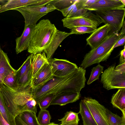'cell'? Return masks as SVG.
Instances as JSON below:
<instances>
[{
  "mask_svg": "<svg viewBox=\"0 0 125 125\" xmlns=\"http://www.w3.org/2000/svg\"><path fill=\"white\" fill-rule=\"evenodd\" d=\"M62 21L63 27L70 29L73 27L82 26L97 29L102 23L98 16L90 11L80 16L64 18Z\"/></svg>",
  "mask_w": 125,
  "mask_h": 125,
  "instance_id": "obj_6",
  "label": "cell"
},
{
  "mask_svg": "<svg viewBox=\"0 0 125 125\" xmlns=\"http://www.w3.org/2000/svg\"><path fill=\"white\" fill-rule=\"evenodd\" d=\"M77 0H52L49 3L53 5L56 10L60 11L70 6L75 2Z\"/></svg>",
  "mask_w": 125,
  "mask_h": 125,
  "instance_id": "obj_27",
  "label": "cell"
},
{
  "mask_svg": "<svg viewBox=\"0 0 125 125\" xmlns=\"http://www.w3.org/2000/svg\"><path fill=\"white\" fill-rule=\"evenodd\" d=\"M55 94H47L42 98L39 101L38 104L41 109H45L48 107L53 100Z\"/></svg>",
  "mask_w": 125,
  "mask_h": 125,
  "instance_id": "obj_31",
  "label": "cell"
},
{
  "mask_svg": "<svg viewBox=\"0 0 125 125\" xmlns=\"http://www.w3.org/2000/svg\"><path fill=\"white\" fill-rule=\"evenodd\" d=\"M53 76L63 77L67 76L78 67L66 60L56 58L48 60Z\"/></svg>",
  "mask_w": 125,
  "mask_h": 125,
  "instance_id": "obj_8",
  "label": "cell"
},
{
  "mask_svg": "<svg viewBox=\"0 0 125 125\" xmlns=\"http://www.w3.org/2000/svg\"><path fill=\"white\" fill-rule=\"evenodd\" d=\"M120 0H97L91 6L85 8L90 11L125 8Z\"/></svg>",
  "mask_w": 125,
  "mask_h": 125,
  "instance_id": "obj_12",
  "label": "cell"
},
{
  "mask_svg": "<svg viewBox=\"0 0 125 125\" xmlns=\"http://www.w3.org/2000/svg\"><path fill=\"white\" fill-rule=\"evenodd\" d=\"M97 0H83V4L84 8L89 7L96 2Z\"/></svg>",
  "mask_w": 125,
  "mask_h": 125,
  "instance_id": "obj_37",
  "label": "cell"
},
{
  "mask_svg": "<svg viewBox=\"0 0 125 125\" xmlns=\"http://www.w3.org/2000/svg\"><path fill=\"white\" fill-rule=\"evenodd\" d=\"M19 114L21 120L27 125H40L38 121L35 113L27 111Z\"/></svg>",
  "mask_w": 125,
  "mask_h": 125,
  "instance_id": "obj_21",
  "label": "cell"
},
{
  "mask_svg": "<svg viewBox=\"0 0 125 125\" xmlns=\"http://www.w3.org/2000/svg\"><path fill=\"white\" fill-rule=\"evenodd\" d=\"M95 12L102 23L111 27L109 34L113 32L119 33L125 21V8L97 10Z\"/></svg>",
  "mask_w": 125,
  "mask_h": 125,
  "instance_id": "obj_3",
  "label": "cell"
},
{
  "mask_svg": "<svg viewBox=\"0 0 125 125\" xmlns=\"http://www.w3.org/2000/svg\"><path fill=\"white\" fill-rule=\"evenodd\" d=\"M104 67L100 64H98L91 69V74L88 80L87 84L89 85L94 81L99 79L100 75L102 73Z\"/></svg>",
  "mask_w": 125,
  "mask_h": 125,
  "instance_id": "obj_28",
  "label": "cell"
},
{
  "mask_svg": "<svg viewBox=\"0 0 125 125\" xmlns=\"http://www.w3.org/2000/svg\"><path fill=\"white\" fill-rule=\"evenodd\" d=\"M83 100L97 125H110L107 108L91 97H85Z\"/></svg>",
  "mask_w": 125,
  "mask_h": 125,
  "instance_id": "obj_7",
  "label": "cell"
},
{
  "mask_svg": "<svg viewBox=\"0 0 125 125\" xmlns=\"http://www.w3.org/2000/svg\"><path fill=\"white\" fill-rule=\"evenodd\" d=\"M111 103L114 107L122 111V117L125 118V88L118 89L112 96Z\"/></svg>",
  "mask_w": 125,
  "mask_h": 125,
  "instance_id": "obj_17",
  "label": "cell"
},
{
  "mask_svg": "<svg viewBox=\"0 0 125 125\" xmlns=\"http://www.w3.org/2000/svg\"><path fill=\"white\" fill-rule=\"evenodd\" d=\"M37 103L33 98L29 100L25 105L22 107L20 111V113L23 112L30 111L34 112L36 113L37 112Z\"/></svg>",
  "mask_w": 125,
  "mask_h": 125,
  "instance_id": "obj_32",
  "label": "cell"
},
{
  "mask_svg": "<svg viewBox=\"0 0 125 125\" xmlns=\"http://www.w3.org/2000/svg\"><path fill=\"white\" fill-rule=\"evenodd\" d=\"M17 71L13 72L6 76L3 81V84L10 89L16 92L18 90V86L15 77Z\"/></svg>",
  "mask_w": 125,
  "mask_h": 125,
  "instance_id": "obj_24",
  "label": "cell"
},
{
  "mask_svg": "<svg viewBox=\"0 0 125 125\" xmlns=\"http://www.w3.org/2000/svg\"><path fill=\"white\" fill-rule=\"evenodd\" d=\"M48 62L46 54L43 51L40 53L33 54L31 61L32 78L44 64Z\"/></svg>",
  "mask_w": 125,
  "mask_h": 125,
  "instance_id": "obj_18",
  "label": "cell"
},
{
  "mask_svg": "<svg viewBox=\"0 0 125 125\" xmlns=\"http://www.w3.org/2000/svg\"><path fill=\"white\" fill-rule=\"evenodd\" d=\"M75 3L69 7L62 10L60 11L64 17H67L69 15L73 8Z\"/></svg>",
  "mask_w": 125,
  "mask_h": 125,
  "instance_id": "obj_34",
  "label": "cell"
},
{
  "mask_svg": "<svg viewBox=\"0 0 125 125\" xmlns=\"http://www.w3.org/2000/svg\"><path fill=\"white\" fill-rule=\"evenodd\" d=\"M83 0H77L69 15L66 17H72L81 16L86 14L88 10L83 6Z\"/></svg>",
  "mask_w": 125,
  "mask_h": 125,
  "instance_id": "obj_23",
  "label": "cell"
},
{
  "mask_svg": "<svg viewBox=\"0 0 125 125\" xmlns=\"http://www.w3.org/2000/svg\"><path fill=\"white\" fill-rule=\"evenodd\" d=\"M48 125H59L55 124L54 123L52 122L50 123V124Z\"/></svg>",
  "mask_w": 125,
  "mask_h": 125,
  "instance_id": "obj_40",
  "label": "cell"
},
{
  "mask_svg": "<svg viewBox=\"0 0 125 125\" xmlns=\"http://www.w3.org/2000/svg\"></svg>",
  "mask_w": 125,
  "mask_h": 125,
  "instance_id": "obj_45",
  "label": "cell"
},
{
  "mask_svg": "<svg viewBox=\"0 0 125 125\" xmlns=\"http://www.w3.org/2000/svg\"><path fill=\"white\" fill-rule=\"evenodd\" d=\"M55 10V7L49 3L44 6L30 5L14 10L20 12L23 16L25 26L35 25L41 18Z\"/></svg>",
  "mask_w": 125,
  "mask_h": 125,
  "instance_id": "obj_4",
  "label": "cell"
},
{
  "mask_svg": "<svg viewBox=\"0 0 125 125\" xmlns=\"http://www.w3.org/2000/svg\"><path fill=\"white\" fill-rule=\"evenodd\" d=\"M71 34V32H67L57 30L49 46L43 51L45 53L48 60L51 58L55 52L62 41Z\"/></svg>",
  "mask_w": 125,
  "mask_h": 125,
  "instance_id": "obj_14",
  "label": "cell"
},
{
  "mask_svg": "<svg viewBox=\"0 0 125 125\" xmlns=\"http://www.w3.org/2000/svg\"><path fill=\"white\" fill-rule=\"evenodd\" d=\"M115 64L109 66L103 72L101 82L107 90L125 88V73L115 71Z\"/></svg>",
  "mask_w": 125,
  "mask_h": 125,
  "instance_id": "obj_5",
  "label": "cell"
},
{
  "mask_svg": "<svg viewBox=\"0 0 125 125\" xmlns=\"http://www.w3.org/2000/svg\"><path fill=\"white\" fill-rule=\"evenodd\" d=\"M123 35L115 32L109 35L101 43L86 54L80 67L85 69L93 64L106 61L114 45Z\"/></svg>",
  "mask_w": 125,
  "mask_h": 125,
  "instance_id": "obj_2",
  "label": "cell"
},
{
  "mask_svg": "<svg viewBox=\"0 0 125 125\" xmlns=\"http://www.w3.org/2000/svg\"><path fill=\"white\" fill-rule=\"evenodd\" d=\"M0 112L5 120L10 125H16L15 118L6 108L0 91Z\"/></svg>",
  "mask_w": 125,
  "mask_h": 125,
  "instance_id": "obj_22",
  "label": "cell"
},
{
  "mask_svg": "<svg viewBox=\"0 0 125 125\" xmlns=\"http://www.w3.org/2000/svg\"><path fill=\"white\" fill-rule=\"evenodd\" d=\"M115 70L120 72L125 73V63L120 64L115 68Z\"/></svg>",
  "mask_w": 125,
  "mask_h": 125,
  "instance_id": "obj_35",
  "label": "cell"
},
{
  "mask_svg": "<svg viewBox=\"0 0 125 125\" xmlns=\"http://www.w3.org/2000/svg\"><path fill=\"white\" fill-rule=\"evenodd\" d=\"M107 115L110 125H125V118L112 113L107 109Z\"/></svg>",
  "mask_w": 125,
  "mask_h": 125,
  "instance_id": "obj_26",
  "label": "cell"
},
{
  "mask_svg": "<svg viewBox=\"0 0 125 125\" xmlns=\"http://www.w3.org/2000/svg\"><path fill=\"white\" fill-rule=\"evenodd\" d=\"M120 64L125 63V48L124 46V49L120 52Z\"/></svg>",
  "mask_w": 125,
  "mask_h": 125,
  "instance_id": "obj_36",
  "label": "cell"
},
{
  "mask_svg": "<svg viewBox=\"0 0 125 125\" xmlns=\"http://www.w3.org/2000/svg\"><path fill=\"white\" fill-rule=\"evenodd\" d=\"M16 71L11 66L7 54L2 50L0 52V88L5 77L10 73Z\"/></svg>",
  "mask_w": 125,
  "mask_h": 125,
  "instance_id": "obj_15",
  "label": "cell"
},
{
  "mask_svg": "<svg viewBox=\"0 0 125 125\" xmlns=\"http://www.w3.org/2000/svg\"><path fill=\"white\" fill-rule=\"evenodd\" d=\"M33 54H31L17 71L15 77L17 82L22 76L32 67L31 61Z\"/></svg>",
  "mask_w": 125,
  "mask_h": 125,
  "instance_id": "obj_25",
  "label": "cell"
},
{
  "mask_svg": "<svg viewBox=\"0 0 125 125\" xmlns=\"http://www.w3.org/2000/svg\"><path fill=\"white\" fill-rule=\"evenodd\" d=\"M79 113L72 111H67L64 116L58 120L61 122V125H78L79 121Z\"/></svg>",
  "mask_w": 125,
  "mask_h": 125,
  "instance_id": "obj_20",
  "label": "cell"
},
{
  "mask_svg": "<svg viewBox=\"0 0 125 125\" xmlns=\"http://www.w3.org/2000/svg\"><path fill=\"white\" fill-rule=\"evenodd\" d=\"M53 76L51 66L48 62L44 64L32 78L31 86L32 88L37 87L50 80Z\"/></svg>",
  "mask_w": 125,
  "mask_h": 125,
  "instance_id": "obj_10",
  "label": "cell"
},
{
  "mask_svg": "<svg viewBox=\"0 0 125 125\" xmlns=\"http://www.w3.org/2000/svg\"><path fill=\"white\" fill-rule=\"evenodd\" d=\"M79 105V113L81 116L83 125H97L83 100H81Z\"/></svg>",
  "mask_w": 125,
  "mask_h": 125,
  "instance_id": "obj_19",
  "label": "cell"
},
{
  "mask_svg": "<svg viewBox=\"0 0 125 125\" xmlns=\"http://www.w3.org/2000/svg\"><path fill=\"white\" fill-rule=\"evenodd\" d=\"M15 121L16 125H27L21 120L20 117V114L15 117Z\"/></svg>",
  "mask_w": 125,
  "mask_h": 125,
  "instance_id": "obj_38",
  "label": "cell"
},
{
  "mask_svg": "<svg viewBox=\"0 0 125 125\" xmlns=\"http://www.w3.org/2000/svg\"><path fill=\"white\" fill-rule=\"evenodd\" d=\"M80 93L65 92L55 94L50 105H58L63 106L76 101L80 98Z\"/></svg>",
  "mask_w": 125,
  "mask_h": 125,
  "instance_id": "obj_13",
  "label": "cell"
},
{
  "mask_svg": "<svg viewBox=\"0 0 125 125\" xmlns=\"http://www.w3.org/2000/svg\"><path fill=\"white\" fill-rule=\"evenodd\" d=\"M96 29L89 26L77 27L73 28L71 29L70 32L71 34H81L86 33H90L93 32Z\"/></svg>",
  "mask_w": 125,
  "mask_h": 125,
  "instance_id": "obj_30",
  "label": "cell"
},
{
  "mask_svg": "<svg viewBox=\"0 0 125 125\" xmlns=\"http://www.w3.org/2000/svg\"><path fill=\"white\" fill-rule=\"evenodd\" d=\"M41 0H7L0 8V13L23 6L36 4Z\"/></svg>",
  "mask_w": 125,
  "mask_h": 125,
  "instance_id": "obj_16",
  "label": "cell"
},
{
  "mask_svg": "<svg viewBox=\"0 0 125 125\" xmlns=\"http://www.w3.org/2000/svg\"><path fill=\"white\" fill-rule=\"evenodd\" d=\"M37 117L40 125H48L50 123L51 116L49 111L46 109H41Z\"/></svg>",
  "mask_w": 125,
  "mask_h": 125,
  "instance_id": "obj_29",
  "label": "cell"
},
{
  "mask_svg": "<svg viewBox=\"0 0 125 125\" xmlns=\"http://www.w3.org/2000/svg\"><path fill=\"white\" fill-rule=\"evenodd\" d=\"M121 2L123 4L125 5V0H120Z\"/></svg>",
  "mask_w": 125,
  "mask_h": 125,
  "instance_id": "obj_41",
  "label": "cell"
},
{
  "mask_svg": "<svg viewBox=\"0 0 125 125\" xmlns=\"http://www.w3.org/2000/svg\"><path fill=\"white\" fill-rule=\"evenodd\" d=\"M0 125H10L3 118L0 112Z\"/></svg>",
  "mask_w": 125,
  "mask_h": 125,
  "instance_id": "obj_39",
  "label": "cell"
},
{
  "mask_svg": "<svg viewBox=\"0 0 125 125\" xmlns=\"http://www.w3.org/2000/svg\"><path fill=\"white\" fill-rule=\"evenodd\" d=\"M1 7V5H0V8Z\"/></svg>",
  "mask_w": 125,
  "mask_h": 125,
  "instance_id": "obj_44",
  "label": "cell"
},
{
  "mask_svg": "<svg viewBox=\"0 0 125 125\" xmlns=\"http://www.w3.org/2000/svg\"><path fill=\"white\" fill-rule=\"evenodd\" d=\"M4 1L3 0H0V2H2V1Z\"/></svg>",
  "mask_w": 125,
  "mask_h": 125,
  "instance_id": "obj_43",
  "label": "cell"
},
{
  "mask_svg": "<svg viewBox=\"0 0 125 125\" xmlns=\"http://www.w3.org/2000/svg\"></svg>",
  "mask_w": 125,
  "mask_h": 125,
  "instance_id": "obj_46",
  "label": "cell"
},
{
  "mask_svg": "<svg viewBox=\"0 0 125 125\" xmlns=\"http://www.w3.org/2000/svg\"><path fill=\"white\" fill-rule=\"evenodd\" d=\"M57 30L49 19L40 20L35 25L33 31L28 52L35 54L43 52L49 46Z\"/></svg>",
  "mask_w": 125,
  "mask_h": 125,
  "instance_id": "obj_1",
  "label": "cell"
},
{
  "mask_svg": "<svg viewBox=\"0 0 125 125\" xmlns=\"http://www.w3.org/2000/svg\"><path fill=\"white\" fill-rule=\"evenodd\" d=\"M125 42V34L122 36L115 44L113 48V50L115 48L124 45Z\"/></svg>",
  "mask_w": 125,
  "mask_h": 125,
  "instance_id": "obj_33",
  "label": "cell"
},
{
  "mask_svg": "<svg viewBox=\"0 0 125 125\" xmlns=\"http://www.w3.org/2000/svg\"><path fill=\"white\" fill-rule=\"evenodd\" d=\"M111 26L106 24L96 30L86 39L87 44L93 49L101 43L109 35L111 30Z\"/></svg>",
  "mask_w": 125,
  "mask_h": 125,
  "instance_id": "obj_9",
  "label": "cell"
},
{
  "mask_svg": "<svg viewBox=\"0 0 125 125\" xmlns=\"http://www.w3.org/2000/svg\"><path fill=\"white\" fill-rule=\"evenodd\" d=\"M2 50L1 49V46L0 45V52H1V51H2Z\"/></svg>",
  "mask_w": 125,
  "mask_h": 125,
  "instance_id": "obj_42",
  "label": "cell"
},
{
  "mask_svg": "<svg viewBox=\"0 0 125 125\" xmlns=\"http://www.w3.org/2000/svg\"><path fill=\"white\" fill-rule=\"evenodd\" d=\"M35 26L32 25L24 26L21 35L16 39L15 50L17 54L28 49Z\"/></svg>",
  "mask_w": 125,
  "mask_h": 125,
  "instance_id": "obj_11",
  "label": "cell"
}]
</instances>
